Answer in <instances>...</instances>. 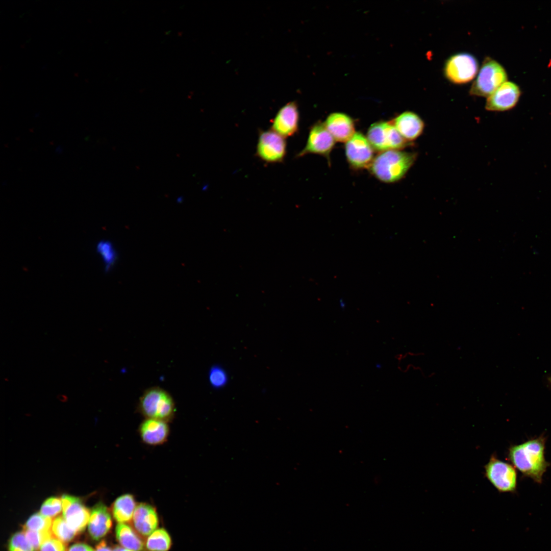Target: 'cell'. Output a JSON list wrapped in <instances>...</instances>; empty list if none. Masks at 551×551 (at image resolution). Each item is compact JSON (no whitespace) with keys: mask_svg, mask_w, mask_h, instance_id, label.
I'll list each match as a JSON object with an SVG mask.
<instances>
[{"mask_svg":"<svg viewBox=\"0 0 551 551\" xmlns=\"http://www.w3.org/2000/svg\"><path fill=\"white\" fill-rule=\"evenodd\" d=\"M545 438L541 436L521 444L511 446L508 457L524 476L541 484L549 464L544 457Z\"/></svg>","mask_w":551,"mask_h":551,"instance_id":"cell-1","label":"cell"},{"mask_svg":"<svg viewBox=\"0 0 551 551\" xmlns=\"http://www.w3.org/2000/svg\"><path fill=\"white\" fill-rule=\"evenodd\" d=\"M414 153L388 150L376 156L369 169L380 181L391 183L399 181L406 174L416 159Z\"/></svg>","mask_w":551,"mask_h":551,"instance_id":"cell-2","label":"cell"},{"mask_svg":"<svg viewBox=\"0 0 551 551\" xmlns=\"http://www.w3.org/2000/svg\"><path fill=\"white\" fill-rule=\"evenodd\" d=\"M138 409L146 418L168 422L174 417L176 407L171 396L164 389L154 387L146 389L139 399Z\"/></svg>","mask_w":551,"mask_h":551,"instance_id":"cell-3","label":"cell"},{"mask_svg":"<svg viewBox=\"0 0 551 551\" xmlns=\"http://www.w3.org/2000/svg\"><path fill=\"white\" fill-rule=\"evenodd\" d=\"M507 75L504 68L497 61L485 58L478 74L470 88L471 95L488 97L506 82Z\"/></svg>","mask_w":551,"mask_h":551,"instance_id":"cell-4","label":"cell"},{"mask_svg":"<svg viewBox=\"0 0 551 551\" xmlns=\"http://www.w3.org/2000/svg\"><path fill=\"white\" fill-rule=\"evenodd\" d=\"M367 138L372 148L380 153L400 150L411 145L391 122L380 121L371 124L367 131Z\"/></svg>","mask_w":551,"mask_h":551,"instance_id":"cell-5","label":"cell"},{"mask_svg":"<svg viewBox=\"0 0 551 551\" xmlns=\"http://www.w3.org/2000/svg\"><path fill=\"white\" fill-rule=\"evenodd\" d=\"M484 468L486 478L498 491L501 493L515 492L517 472L514 467L499 460L493 454Z\"/></svg>","mask_w":551,"mask_h":551,"instance_id":"cell-6","label":"cell"},{"mask_svg":"<svg viewBox=\"0 0 551 551\" xmlns=\"http://www.w3.org/2000/svg\"><path fill=\"white\" fill-rule=\"evenodd\" d=\"M478 68V62L473 56L468 53H458L446 60L444 73L450 82L458 84H464L475 77Z\"/></svg>","mask_w":551,"mask_h":551,"instance_id":"cell-7","label":"cell"},{"mask_svg":"<svg viewBox=\"0 0 551 551\" xmlns=\"http://www.w3.org/2000/svg\"><path fill=\"white\" fill-rule=\"evenodd\" d=\"M287 143L285 138L272 130L260 131L256 148V155L267 163L282 162L286 155Z\"/></svg>","mask_w":551,"mask_h":551,"instance_id":"cell-8","label":"cell"},{"mask_svg":"<svg viewBox=\"0 0 551 551\" xmlns=\"http://www.w3.org/2000/svg\"><path fill=\"white\" fill-rule=\"evenodd\" d=\"M335 144V140L324 123L318 121L311 127L306 144L296 157H302L309 154H317L326 158L330 164V153Z\"/></svg>","mask_w":551,"mask_h":551,"instance_id":"cell-9","label":"cell"},{"mask_svg":"<svg viewBox=\"0 0 551 551\" xmlns=\"http://www.w3.org/2000/svg\"><path fill=\"white\" fill-rule=\"evenodd\" d=\"M373 149L367 138L360 132H356L345 145L347 161L355 169L369 168L374 158Z\"/></svg>","mask_w":551,"mask_h":551,"instance_id":"cell-10","label":"cell"},{"mask_svg":"<svg viewBox=\"0 0 551 551\" xmlns=\"http://www.w3.org/2000/svg\"><path fill=\"white\" fill-rule=\"evenodd\" d=\"M61 498L63 517L77 533L83 531L90 516L89 510L78 497L63 495Z\"/></svg>","mask_w":551,"mask_h":551,"instance_id":"cell-11","label":"cell"},{"mask_svg":"<svg viewBox=\"0 0 551 551\" xmlns=\"http://www.w3.org/2000/svg\"><path fill=\"white\" fill-rule=\"evenodd\" d=\"M520 92L515 83L506 81L487 97L485 108L488 111H504L514 107Z\"/></svg>","mask_w":551,"mask_h":551,"instance_id":"cell-12","label":"cell"},{"mask_svg":"<svg viewBox=\"0 0 551 551\" xmlns=\"http://www.w3.org/2000/svg\"><path fill=\"white\" fill-rule=\"evenodd\" d=\"M299 112L294 102L283 106L273 118L271 129L283 137H291L298 130Z\"/></svg>","mask_w":551,"mask_h":551,"instance_id":"cell-13","label":"cell"},{"mask_svg":"<svg viewBox=\"0 0 551 551\" xmlns=\"http://www.w3.org/2000/svg\"><path fill=\"white\" fill-rule=\"evenodd\" d=\"M139 434L145 444L151 446L160 445L167 440L169 428L166 421L145 418L139 427Z\"/></svg>","mask_w":551,"mask_h":551,"instance_id":"cell-14","label":"cell"},{"mask_svg":"<svg viewBox=\"0 0 551 551\" xmlns=\"http://www.w3.org/2000/svg\"><path fill=\"white\" fill-rule=\"evenodd\" d=\"M132 522L134 529L140 535L144 537L150 535L158 525V517L155 508L144 503L137 504Z\"/></svg>","mask_w":551,"mask_h":551,"instance_id":"cell-15","label":"cell"},{"mask_svg":"<svg viewBox=\"0 0 551 551\" xmlns=\"http://www.w3.org/2000/svg\"><path fill=\"white\" fill-rule=\"evenodd\" d=\"M324 123L335 140L338 142H346L355 133L353 120L342 113L331 114Z\"/></svg>","mask_w":551,"mask_h":551,"instance_id":"cell-16","label":"cell"},{"mask_svg":"<svg viewBox=\"0 0 551 551\" xmlns=\"http://www.w3.org/2000/svg\"><path fill=\"white\" fill-rule=\"evenodd\" d=\"M391 122L399 134L410 142L418 138L422 134L424 128L422 119L417 114L411 111L401 113Z\"/></svg>","mask_w":551,"mask_h":551,"instance_id":"cell-17","label":"cell"},{"mask_svg":"<svg viewBox=\"0 0 551 551\" xmlns=\"http://www.w3.org/2000/svg\"><path fill=\"white\" fill-rule=\"evenodd\" d=\"M112 525L109 510L99 503L92 509L88 523V531L91 538L98 540L105 536Z\"/></svg>","mask_w":551,"mask_h":551,"instance_id":"cell-18","label":"cell"},{"mask_svg":"<svg viewBox=\"0 0 551 551\" xmlns=\"http://www.w3.org/2000/svg\"><path fill=\"white\" fill-rule=\"evenodd\" d=\"M134 496L126 493L117 497L113 503L112 511L115 519L118 522H130L133 518L136 507Z\"/></svg>","mask_w":551,"mask_h":551,"instance_id":"cell-19","label":"cell"},{"mask_svg":"<svg viewBox=\"0 0 551 551\" xmlns=\"http://www.w3.org/2000/svg\"><path fill=\"white\" fill-rule=\"evenodd\" d=\"M116 537L119 544L124 548L134 551L144 550L142 539L129 525L118 523L115 529Z\"/></svg>","mask_w":551,"mask_h":551,"instance_id":"cell-20","label":"cell"},{"mask_svg":"<svg viewBox=\"0 0 551 551\" xmlns=\"http://www.w3.org/2000/svg\"><path fill=\"white\" fill-rule=\"evenodd\" d=\"M95 251L100 257L106 271H110L118 260V253L113 242L109 240L102 239L95 245Z\"/></svg>","mask_w":551,"mask_h":551,"instance_id":"cell-21","label":"cell"},{"mask_svg":"<svg viewBox=\"0 0 551 551\" xmlns=\"http://www.w3.org/2000/svg\"><path fill=\"white\" fill-rule=\"evenodd\" d=\"M171 538L163 528L155 531L148 537L146 547L150 551H167L170 548Z\"/></svg>","mask_w":551,"mask_h":551,"instance_id":"cell-22","label":"cell"},{"mask_svg":"<svg viewBox=\"0 0 551 551\" xmlns=\"http://www.w3.org/2000/svg\"><path fill=\"white\" fill-rule=\"evenodd\" d=\"M51 530L54 537L65 543L72 540L78 534L61 516L56 517L53 521Z\"/></svg>","mask_w":551,"mask_h":551,"instance_id":"cell-23","label":"cell"},{"mask_svg":"<svg viewBox=\"0 0 551 551\" xmlns=\"http://www.w3.org/2000/svg\"><path fill=\"white\" fill-rule=\"evenodd\" d=\"M229 376L227 370L221 365L215 364L209 370L208 381L212 388L220 389L228 384Z\"/></svg>","mask_w":551,"mask_h":551,"instance_id":"cell-24","label":"cell"},{"mask_svg":"<svg viewBox=\"0 0 551 551\" xmlns=\"http://www.w3.org/2000/svg\"><path fill=\"white\" fill-rule=\"evenodd\" d=\"M52 519L40 513L32 515L23 526V530L35 531H47L51 530Z\"/></svg>","mask_w":551,"mask_h":551,"instance_id":"cell-25","label":"cell"},{"mask_svg":"<svg viewBox=\"0 0 551 551\" xmlns=\"http://www.w3.org/2000/svg\"><path fill=\"white\" fill-rule=\"evenodd\" d=\"M62 510L61 498L51 497L46 499L42 504L40 513L44 516L52 518L60 514Z\"/></svg>","mask_w":551,"mask_h":551,"instance_id":"cell-26","label":"cell"},{"mask_svg":"<svg viewBox=\"0 0 551 551\" xmlns=\"http://www.w3.org/2000/svg\"><path fill=\"white\" fill-rule=\"evenodd\" d=\"M9 551H34L32 545L23 532H17L10 538L9 543Z\"/></svg>","mask_w":551,"mask_h":551,"instance_id":"cell-27","label":"cell"},{"mask_svg":"<svg viewBox=\"0 0 551 551\" xmlns=\"http://www.w3.org/2000/svg\"><path fill=\"white\" fill-rule=\"evenodd\" d=\"M25 535L34 549H38L47 540L54 536L52 530L47 531H35L23 530Z\"/></svg>","mask_w":551,"mask_h":551,"instance_id":"cell-28","label":"cell"},{"mask_svg":"<svg viewBox=\"0 0 551 551\" xmlns=\"http://www.w3.org/2000/svg\"><path fill=\"white\" fill-rule=\"evenodd\" d=\"M65 543L53 536L45 541L39 548V551H66Z\"/></svg>","mask_w":551,"mask_h":551,"instance_id":"cell-29","label":"cell"},{"mask_svg":"<svg viewBox=\"0 0 551 551\" xmlns=\"http://www.w3.org/2000/svg\"><path fill=\"white\" fill-rule=\"evenodd\" d=\"M68 551H94L93 549L89 545L83 543H78L72 545L68 549Z\"/></svg>","mask_w":551,"mask_h":551,"instance_id":"cell-30","label":"cell"},{"mask_svg":"<svg viewBox=\"0 0 551 551\" xmlns=\"http://www.w3.org/2000/svg\"><path fill=\"white\" fill-rule=\"evenodd\" d=\"M95 551H112L111 548L107 546L106 543L103 541L100 542L96 547Z\"/></svg>","mask_w":551,"mask_h":551,"instance_id":"cell-31","label":"cell"},{"mask_svg":"<svg viewBox=\"0 0 551 551\" xmlns=\"http://www.w3.org/2000/svg\"><path fill=\"white\" fill-rule=\"evenodd\" d=\"M113 551H134V550H130V549H127V548H124L121 547L120 546H116L114 548Z\"/></svg>","mask_w":551,"mask_h":551,"instance_id":"cell-32","label":"cell"},{"mask_svg":"<svg viewBox=\"0 0 551 551\" xmlns=\"http://www.w3.org/2000/svg\"><path fill=\"white\" fill-rule=\"evenodd\" d=\"M340 306L342 309H344L345 307V303L342 299L340 300Z\"/></svg>","mask_w":551,"mask_h":551,"instance_id":"cell-33","label":"cell"},{"mask_svg":"<svg viewBox=\"0 0 551 551\" xmlns=\"http://www.w3.org/2000/svg\"><path fill=\"white\" fill-rule=\"evenodd\" d=\"M375 366H376V368H378V369H380L382 367V365H381V364L380 363V364L379 363L376 364Z\"/></svg>","mask_w":551,"mask_h":551,"instance_id":"cell-34","label":"cell"},{"mask_svg":"<svg viewBox=\"0 0 551 551\" xmlns=\"http://www.w3.org/2000/svg\"><path fill=\"white\" fill-rule=\"evenodd\" d=\"M548 380L549 381V382H550V383H551V377H550V378H549L548 379Z\"/></svg>","mask_w":551,"mask_h":551,"instance_id":"cell-35","label":"cell"}]
</instances>
